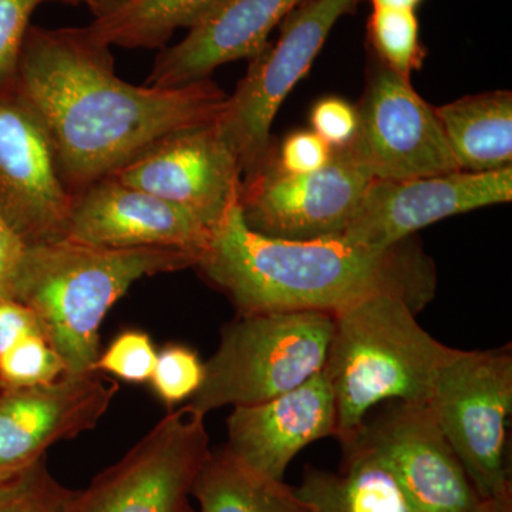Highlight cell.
I'll return each mask as SVG.
<instances>
[{
    "mask_svg": "<svg viewBox=\"0 0 512 512\" xmlns=\"http://www.w3.org/2000/svg\"><path fill=\"white\" fill-rule=\"evenodd\" d=\"M427 406L477 494L497 510L512 512L507 464L511 346L457 349L437 373Z\"/></svg>",
    "mask_w": 512,
    "mask_h": 512,
    "instance_id": "6",
    "label": "cell"
},
{
    "mask_svg": "<svg viewBox=\"0 0 512 512\" xmlns=\"http://www.w3.org/2000/svg\"><path fill=\"white\" fill-rule=\"evenodd\" d=\"M72 195L49 131L16 87L0 93V212L26 247L67 238Z\"/></svg>",
    "mask_w": 512,
    "mask_h": 512,
    "instance_id": "11",
    "label": "cell"
},
{
    "mask_svg": "<svg viewBox=\"0 0 512 512\" xmlns=\"http://www.w3.org/2000/svg\"><path fill=\"white\" fill-rule=\"evenodd\" d=\"M201 512H311L284 481L259 476L227 447L214 451L192 485Z\"/></svg>",
    "mask_w": 512,
    "mask_h": 512,
    "instance_id": "22",
    "label": "cell"
},
{
    "mask_svg": "<svg viewBox=\"0 0 512 512\" xmlns=\"http://www.w3.org/2000/svg\"><path fill=\"white\" fill-rule=\"evenodd\" d=\"M119 392L97 372L0 390V476L45 458L47 448L94 429Z\"/></svg>",
    "mask_w": 512,
    "mask_h": 512,
    "instance_id": "15",
    "label": "cell"
},
{
    "mask_svg": "<svg viewBox=\"0 0 512 512\" xmlns=\"http://www.w3.org/2000/svg\"><path fill=\"white\" fill-rule=\"evenodd\" d=\"M339 473L306 467L293 488L311 512H414L399 481L379 458L360 448L343 450Z\"/></svg>",
    "mask_w": 512,
    "mask_h": 512,
    "instance_id": "19",
    "label": "cell"
},
{
    "mask_svg": "<svg viewBox=\"0 0 512 512\" xmlns=\"http://www.w3.org/2000/svg\"><path fill=\"white\" fill-rule=\"evenodd\" d=\"M194 268L228 296L238 316L335 315L376 295L402 299L419 313L437 289L433 261L413 238L382 252L356 247L340 235L312 241L268 238L245 225L238 204L211 229Z\"/></svg>",
    "mask_w": 512,
    "mask_h": 512,
    "instance_id": "2",
    "label": "cell"
},
{
    "mask_svg": "<svg viewBox=\"0 0 512 512\" xmlns=\"http://www.w3.org/2000/svg\"><path fill=\"white\" fill-rule=\"evenodd\" d=\"M15 87L45 123L72 197L161 137L214 124L228 99L211 79L175 89L124 82L111 47L87 26L30 25Z\"/></svg>",
    "mask_w": 512,
    "mask_h": 512,
    "instance_id": "1",
    "label": "cell"
},
{
    "mask_svg": "<svg viewBox=\"0 0 512 512\" xmlns=\"http://www.w3.org/2000/svg\"><path fill=\"white\" fill-rule=\"evenodd\" d=\"M205 367L200 356L183 345H168L157 352L151 383L168 407L191 399L204 382Z\"/></svg>",
    "mask_w": 512,
    "mask_h": 512,
    "instance_id": "26",
    "label": "cell"
},
{
    "mask_svg": "<svg viewBox=\"0 0 512 512\" xmlns=\"http://www.w3.org/2000/svg\"><path fill=\"white\" fill-rule=\"evenodd\" d=\"M227 448L259 476L284 481L289 463L313 441L335 437L336 406L322 373L266 402L234 407Z\"/></svg>",
    "mask_w": 512,
    "mask_h": 512,
    "instance_id": "17",
    "label": "cell"
},
{
    "mask_svg": "<svg viewBox=\"0 0 512 512\" xmlns=\"http://www.w3.org/2000/svg\"><path fill=\"white\" fill-rule=\"evenodd\" d=\"M66 0H0V93L16 84L20 53L30 19L40 6Z\"/></svg>",
    "mask_w": 512,
    "mask_h": 512,
    "instance_id": "28",
    "label": "cell"
},
{
    "mask_svg": "<svg viewBox=\"0 0 512 512\" xmlns=\"http://www.w3.org/2000/svg\"><path fill=\"white\" fill-rule=\"evenodd\" d=\"M402 299L376 295L333 315L323 375L336 406L335 439L346 447L380 403L427 404L441 366L457 349L421 328Z\"/></svg>",
    "mask_w": 512,
    "mask_h": 512,
    "instance_id": "4",
    "label": "cell"
},
{
    "mask_svg": "<svg viewBox=\"0 0 512 512\" xmlns=\"http://www.w3.org/2000/svg\"><path fill=\"white\" fill-rule=\"evenodd\" d=\"M348 448L379 458L414 512H501L474 490L427 404L387 403L366 417Z\"/></svg>",
    "mask_w": 512,
    "mask_h": 512,
    "instance_id": "10",
    "label": "cell"
},
{
    "mask_svg": "<svg viewBox=\"0 0 512 512\" xmlns=\"http://www.w3.org/2000/svg\"><path fill=\"white\" fill-rule=\"evenodd\" d=\"M373 8L416 10L424 0H369Z\"/></svg>",
    "mask_w": 512,
    "mask_h": 512,
    "instance_id": "33",
    "label": "cell"
},
{
    "mask_svg": "<svg viewBox=\"0 0 512 512\" xmlns=\"http://www.w3.org/2000/svg\"><path fill=\"white\" fill-rule=\"evenodd\" d=\"M355 146L375 180L402 181L458 170L436 110L410 80L379 64L359 109Z\"/></svg>",
    "mask_w": 512,
    "mask_h": 512,
    "instance_id": "13",
    "label": "cell"
},
{
    "mask_svg": "<svg viewBox=\"0 0 512 512\" xmlns=\"http://www.w3.org/2000/svg\"><path fill=\"white\" fill-rule=\"evenodd\" d=\"M218 0H94L87 28L104 45L164 49L178 29H190Z\"/></svg>",
    "mask_w": 512,
    "mask_h": 512,
    "instance_id": "21",
    "label": "cell"
},
{
    "mask_svg": "<svg viewBox=\"0 0 512 512\" xmlns=\"http://www.w3.org/2000/svg\"><path fill=\"white\" fill-rule=\"evenodd\" d=\"M312 131L330 148H342L355 141L359 131L356 107L338 97L318 101L311 113Z\"/></svg>",
    "mask_w": 512,
    "mask_h": 512,
    "instance_id": "29",
    "label": "cell"
},
{
    "mask_svg": "<svg viewBox=\"0 0 512 512\" xmlns=\"http://www.w3.org/2000/svg\"><path fill=\"white\" fill-rule=\"evenodd\" d=\"M26 245L0 212V299H15V286Z\"/></svg>",
    "mask_w": 512,
    "mask_h": 512,
    "instance_id": "32",
    "label": "cell"
},
{
    "mask_svg": "<svg viewBox=\"0 0 512 512\" xmlns=\"http://www.w3.org/2000/svg\"><path fill=\"white\" fill-rule=\"evenodd\" d=\"M241 175L214 123L161 137L109 177L183 208L212 229L238 204Z\"/></svg>",
    "mask_w": 512,
    "mask_h": 512,
    "instance_id": "14",
    "label": "cell"
},
{
    "mask_svg": "<svg viewBox=\"0 0 512 512\" xmlns=\"http://www.w3.org/2000/svg\"><path fill=\"white\" fill-rule=\"evenodd\" d=\"M0 390H2V384H0Z\"/></svg>",
    "mask_w": 512,
    "mask_h": 512,
    "instance_id": "36",
    "label": "cell"
},
{
    "mask_svg": "<svg viewBox=\"0 0 512 512\" xmlns=\"http://www.w3.org/2000/svg\"><path fill=\"white\" fill-rule=\"evenodd\" d=\"M512 200V168L373 180L355 217L340 235L349 244L382 252L434 222Z\"/></svg>",
    "mask_w": 512,
    "mask_h": 512,
    "instance_id": "12",
    "label": "cell"
},
{
    "mask_svg": "<svg viewBox=\"0 0 512 512\" xmlns=\"http://www.w3.org/2000/svg\"><path fill=\"white\" fill-rule=\"evenodd\" d=\"M66 373L62 357L43 333L23 336L0 355L2 387H28L59 379Z\"/></svg>",
    "mask_w": 512,
    "mask_h": 512,
    "instance_id": "24",
    "label": "cell"
},
{
    "mask_svg": "<svg viewBox=\"0 0 512 512\" xmlns=\"http://www.w3.org/2000/svg\"><path fill=\"white\" fill-rule=\"evenodd\" d=\"M32 333L47 336L36 313L15 299H0V355L23 336Z\"/></svg>",
    "mask_w": 512,
    "mask_h": 512,
    "instance_id": "31",
    "label": "cell"
},
{
    "mask_svg": "<svg viewBox=\"0 0 512 512\" xmlns=\"http://www.w3.org/2000/svg\"><path fill=\"white\" fill-rule=\"evenodd\" d=\"M177 248H104L72 239L26 247L15 301L36 313L66 373L93 372L104 316L144 276L197 265Z\"/></svg>",
    "mask_w": 512,
    "mask_h": 512,
    "instance_id": "3",
    "label": "cell"
},
{
    "mask_svg": "<svg viewBox=\"0 0 512 512\" xmlns=\"http://www.w3.org/2000/svg\"><path fill=\"white\" fill-rule=\"evenodd\" d=\"M360 2L306 0L282 22L281 36L274 45L268 43L249 60L247 74L215 121L242 174L251 173L264 161L279 107L309 72L339 19L352 13Z\"/></svg>",
    "mask_w": 512,
    "mask_h": 512,
    "instance_id": "8",
    "label": "cell"
},
{
    "mask_svg": "<svg viewBox=\"0 0 512 512\" xmlns=\"http://www.w3.org/2000/svg\"><path fill=\"white\" fill-rule=\"evenodd\" d=\"M275 163L288 173H312L328 164L332 157L333 148L313 133V131H298L285 138L282 146L275 150L271 147Z\"/></svg>",
    "mask_w": 512,
    "mask_h": 512,
    "instance_id": "30",
    "label": "cell"
},
{
    "mask_svg": "<svg viewBox=\"0 0 512 512\" xmlns=\"http://www.w3.org/2000/svg\"><path fill=\"white\" fill-rule=\"evenodd\" d=\"M367 37L380 64L403 79L410 80L426 57L416 10L373 8Z\"/></svg>",
    "mask_w": 512,
    "mask_h": 512,
    "instance_id": "23",
    "label": "cell"
},
{
    "mask_svg": "<svg viewBox=\"0 0 512 512\" xmlns=\"http://www.w3.org/2000/svg\"><path fill=\"white\" fill-rule=\"evenodd\" d=\"M28 468H26V470H28ZM26 470L19 471V473L15 474H5V476H0V500H2L6 494H9L10 491L16 487V484L19 483L20 478H22Z\"/></svg>",
    "mask_w": 512,
    "mask_h": 512,
    "instance_id": "34",
    "label": "cell"
},
{
    "mask_svg": "<svg viewBox=\"0 0 512 512\" xmlns=\"http://www.w3.org/2000/svg\"><path fill=\"white\" fill-rule=\"evenodd\" d=\"M211 229L156 195L106 177L73 195L67 239L104 248H177L200 256Z\"/></svg>",
    "mask_w": 512,
    "mask_h": 512,
    "instance_id": "16",
    "label": "cell"
},
{
    "mask_svg": "<svg viewBox=\"0 0 512 512\" xmlns=\"http://www.w3.org/2000/svg\"><path fill=\"white\" fill-rule=\"evenodd\" d=\"M204 414L170 412L77 494L74 512H195L192 485L211 456Z\"/></svg>",
    "mask_w": 512,
    "mask_h": 512,
    "instance_id": "9",
    "label": "cell"
},
{
    "mask_svg": "<svg viewBox=\"0 0 512 512\" xmlns=\"http://www.w3.org/2000/svg\"><path fill=\"white\" fill-rule=\"evenodd\" d=\"M156 360L157 352L150 336L141 330H127L97 357L93 372L110 373L126 382L144 383L151 379Z\"/></svg>",
    "mask_w": 512,
    "mask_h": 512,
    "instance_id": "27",
    "label": "cell"
},
{
    "mask_svg": "<svg viewBox=\"0 0 512 512\" xmlns=\"http://www.w3.org/2000/svg\"><path fill=\"white\" fill-rule=\"evenodd\" d=\"M335 320L323 312L238 316L221 330L188 406L201 414L274 399L323 372Z\"/></svg>",
    "mask_w": 512,
    "mask_h": 512,
    "instance_id": "5",
    "label": "cell"
},
{
    "mask_svg": "<svg viewBox=\"0 0 512 512\" xmlns=\"http://www.w3.org/2000/svg\"><path fill=\"white\" fill-rule=\"evenodd\" d=\"M77 494L53 478L42 458L0 500V512H74Z\"/></svg>",
    "mask_w": 512,
    "mask_h": 512,
    "instance_id": "25",
    "label": "cell"
},
{
    "mask_svg": "<svg viewBox=\"0 0 512 512\" xmlns=\"http://www.w3.org/2000/svg\"><path fill=\"white\" fill-rule=\"evenodd\" d=\"M373 180L355 143L333 148L328 164L302 174L282 170L269 148L264 161L245 174L238 208L245 225L264 237L285 241L338 237L355 217Z\"/></svg>",
    "mask_w": 512,
    "mask_h": 512,
    "instance_id": "7",
    "label": "cell"
},
{
    "mask_svg": "<svg viewBox=\"0 0 512 512\" xmlns=\"http://www.w3.org/2000/svg\"><path fill=\"white\" fill-rule=\"evenodd\" d=\"M434 110L458 170L488 173L511 167V92L474 94Z\"/></svg>",
    "mask_w": 512,
    "mask_h": 512,
    "instance_id": "20",
    "label": "cell"
},
{
    "mask_svg": "<svg viewBox=\"0 0 512 512\" xmlns=\"http://www.w3.org/2000/svg\"><path fill=\"white\" fill-rule=\"evenodd\" d=\"M306 0H218L174 46L160 50L146 86L175 89L210 79L222 66L254 59L272 30Z\"/></svg>",
    "mask_w": 512,
    "mask_h": 512,
    "instance_id": "18",
    "label": "cell"
},
{
    "mask_svg": "<svg viewBox=\"0 0 512 512\" xmlns=\"http://www.w3.org/2000/svg\"><path fill=\"white\" fill-rule=\"evenodd\" d=\"M94 3V0H66V5L70 6H80L84 5L87 6V8H92Z\"/></svg>",
    "mask_w": 512,
    "mask_h": 512,
    "instance_id": "35",
    "label": "cell"
}]
</instances>
